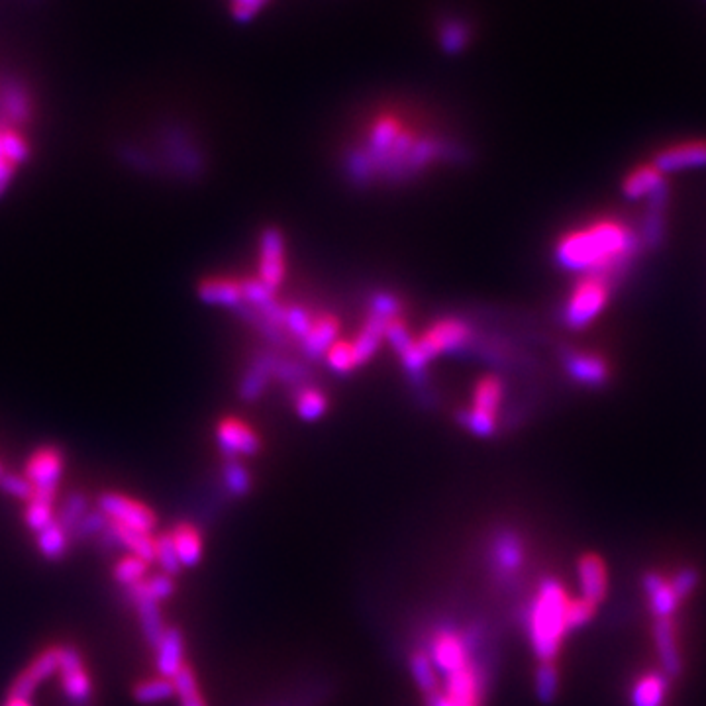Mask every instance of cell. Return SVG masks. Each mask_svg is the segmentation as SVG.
Instances as JSON below:
<instances>
[{
  "instance_id": "cell-13",
  "label": "cell",
  "mask_w": 706,
  "mask_h": 706,
  "mask_svg": "<svg viewBox=\"0 0 706 706\" xmlns=\"http://www.w3.org/2000/svg\"><path fill=\"white\" fill-rule=\"evenodd\" d=\"M654 165L663 175L706 167V140H691L667 146L657 152Z\"/></svg>"
},
{
  "instance_id": "cell-29",
  "label": "cell",
  "mask_w": 706,
  "mask_h": 706,
  "mask_svg": "<svg viewBox=\"0 0 706 706\" xmlns=\"http://www.w3.org/2000/svg\"><path fill=\"white\" fill-rule=\"evenodd\" d=\"M667 691L665 677L661 673H650L644 675L632 693V705L634 706H663Z\"/></svg>"
},
{
  "instance_id": "cell-18",
  "label": "cell",
  "mask_w": 706,
  "mask_h": 706,
  "mask_svg": "<svg viewBox=\"0 0 706 706\" xmlns=\"http://www.w3.org/2000/svg\"><path fill=\"white\" fill-rule=\"evenodd\" d=\"M581 599L589 605L597 606L606 595V569L601 557L589 554L581 557L577 565Z\"/></svg>"
},
{
  "instance_id": "cell-36",
  "label": "cell",
  "mask_w": 706,
  "mask_h": 706,
  "mask_svg": "<svg viewBox=\"0 0 706 706\" xmlns=\"http://www.w3.org/2000/svg\"><path fill=\"white\" fill-rule=\"evenodd\" d=\"M295 408L303 420H318L328 408V399L320 389L304 387L297 393Z\"/></svg>"
},
{
  "instance_id": "cell-12",
  "label": "cell",
  "mask_w": 706,
  "mask_h": 706,
  "mask_svg": "<svg viewBox=\"0 0 706 706\" xmlns=\"http://www.w3.org/2000/svg\"><path fill=\"white\" fill-rule=\"evenodd\" d=\"M428 656L436 671H440L444 677L471 665L469 644L452 630H442L434 636Z\"/></svg>"
},
{
  "instance_id": "cell-33",
  "label": "cell",
  "mask_w": 706,
  "mask_h": 706,
  "mask_svg": "<svg viewBox=\"0 0 706 706\" xmlns=\"http://www.w3.org/2000/svg\"><path fill=\"white\" fill-rule=\"evenodd\" d=\"M126 593L128 595H140V597L152 599L155 603H161V601L169 599L175 593V583H173L171 575L159 573V575L146 577L142 583L126 589Z\"/></svg>"
},
{
  "instance_id": "cell-7",
  "label": "cell",
  "mask_w": 706,
  "mask_h": 706,
  "mask_svg": "<svg viewBox=\"0 0 706 706\" xmlns=\"http://www.w3.org/2000/svg\"><path fill=\"white\" fill-rule=\"evenodd\" d=\"M287 275V253H285V238L279 230L269 228L263 232L259 240V257H257V281L271 291L273 295L281 289Z\"/></svg>"
},
{
  "instance_id": "cell-17",
  "label": "cell",
  "mask_w": 706,
  "mask_h": 706,
  "mask_svg": "<svg viewBox=\"0 0 706 706\" xmlns=\"http://www.w3.org/2000/svg\"><path fill=\"white\" fill-rule=\"evenodd\" d=\"M665 185V175L657 169L654 163L640 165L630 171L622 181V193L630 201H648L661 191Z\"/></svg>"
},
{
  "instance_id": "cell-41",
  "label": "cell",
  "mask_w": 706,
  "mask_h": 706,
  "mask_svg": "<svg viewBox=\"0 0 706 706\" xmlns=\"http://www.w3.org/2000/svg\"><path fill=\"white\" fill-rule=\"evenodd\" d=\"M224 481H226L228 491H230L232 495H236V497H244L246 493H250L252 477H250V473H248L240 463H236V461L226 467Z\"/></svg>"
},
{
  "instance_id": "cell-21",
  "label": "cell",
  "mask_w": 706,
  "mask_h": 706,
  "mask_svg": "<svg viewBox=\"0 0 706 706\" xmlns=\"http://www.w3.org/2000/svg\"><path fill=\"white\" fill-rule=\"evenodd\" d=\"M654 638H656L657 654L665 675L677 677L681 673L683 663H681V654L675 638V626L671 618H657Z\"/></svg>"
},
{
  "instance_id": "cell-6",
  "label": "cell",
  "mask_w": 706,
  "mask_h": 706,
  "mask_svg": "<svg viewBox=\"0 0 706 706\" xmlns=\"http://www.w3.org/2000/svg\"><path fill=\"white\" fill-rule=\"evenodd\" d=\"M99 510L108 518L110 524H118L124 528L152 534L157 526V516L150 506L122 493L101 495Z\"/></svg>"
},
{
  "instance_id": "cell-11",
  "label": "cell",
  "mask_w": 706,
  "mask_h": 706,
  "mask_svg": "<svg viewBox=\"0 0 706 706\" xmlns=\"http://www.w3.org/2000/svg\"><path fill=\"white\" fill-rule=\"evenodd\" d=\"M216 440L226 455H253L261 448L259 434L240 416H224L216 426Z\"/></svg>"
},
{
  "instance_id": "cell-43",
  "label": "cell",
  "mask_w": 706,
  "mask_h": 706,
  "mask_svg": "<svg viewBox=\"0 0 706 706\" xmlns=\"http://www.w3.org/2000/svg\"><path fill=\"white\" fill-rule=\"evenodd\" d=\"M0 487L8 495H12L14 499H20L24 503H28L34 497V487L24 475H4L0 479Z\"/></svg>"
},
{
  "instance_id": "cell-40",
  "label": "cell",
  "mask_w": 706,
  "mask_h": 706,
  "mask_svg": "<svg viewBox=\"0 0 706 706\" xmlns=\"http://www.w3.org/2000/svg\"><path fill=\"white\" fill-rule=\"evenodd\" d=\"M2 108L4 114L14 122H24L28 118V97L22 87L8 85L2 93Z\"/></svg>"
},
{
  "instance_id": "cell-24",
  "label": "cell",
  "mask_w": 706,
  "mask_h": 706,
  "mask_svg": "<svg viewBox=\"0 0 706 706\" xmlns=\"http://www.w3.org/2000/svg\"><path fill=\"white\" fill-rule=\"evenodd\" d=\"M644 589L650 597V606L656 618H671L681 601L675 589L671 587V581H665L661 575L650 571L644 575Z\"/></svg>"
},
{
  "instance_id": "cell-28",
  "label": "cell",
  "mask_w": 706,
  "mask_h": 706,
  "mask_svg": "<svg viewBox=\"0 0 706 706\" xmlns=\"http://www.w3.org/2000/svg\"><path fill=\"white\" fill-rule=\"evenodd\" d=\"M132 695L140 705H157L175 697V685H173V679H165L157 675L152 679L140 681L134 687Z\"/></svg>"
},
{
  "instance_id": "cell-39",
  "label": "cell",
  "mask_w": 706,
  "mask_h": 706,
  "mask_svg": "<svg viewBox=\"0 0 706 706\" xmlns=\"http://www.w3.org/2000/svg\"><path fill=\"white\" fill-rule=\"evenodd\" d=\"M153 563L159 565L161 573L165 575H177L181 571V561L177 557V552H175V546H173V540H171V534L165 532V534H159L155 538V559Z\"/></svg>"
},
{
  "instance_id": "cell-37",
  "label": "cell",
  "mask_w": 706,
  "mask_h": 706,
  "mask_svg": "<svg viewBox=\"0 0 706 706\" xmlns=\"http://www.w3.org/2000/svg\"><path fill=\"white\" fill-rule=\"evenodd\" d=\"M557 693H559V675L554 661H540L536 669V697L548 705V703H554Z\"/></svg>"
},
{
  "instance_id": "cell-44",
  "label": "cell",
  "mask_w": 706,
  "mask_h": 706,
  "mask_svg": "<svg viewBox=\"0 0 706 706\" xmlns=\"http://www.w3.org/2000/svg\"><path fill=\"white\" fill-rule=\"evenodd\" d=\"M269 2L271 0H226L230 14L242 22L259 16L267 8Z\"/></svg>"
},
{
  "instance_id": "cell-31",
  "label": "cell",
  "mask_w": 706,
  "mask_h": 706,
  "mask_svg": "<svg viewBox=\"0 0 706 706\" xmlns=\"http://www.w3.org/2000/svg\"><path fill=\"white\" fill-rule=\"evenodd\" d=\"M175 685V697L179 699L181 706H206V701L202 699L199 679L193 671V667L185 665L173 679Z\"/></svg>"
},
{
  "instance_id": "cell-2",
  "label": "cell",
  "mask_w": 706,
  "mask_h": 706,
  "mask_svg": "<svg viewBox=\"0 0 706 706\" xmlns=\"http://www.w3.org/2000/svg\"><path fill=\"white\" fill-rule=\"evenodd\" d=\"M569 605L565 589L555 579H544L528 610V636L540 661H554L569 632Z\"/></svg>"
},
{
  "instance_id": "cell-10",
  "label": "cell",
  "mask_w": 706,
  "mask_h": 706,
  "mask_svg": "<svg viewBox=\"0 0 706 706\" xmlns=\"http://www.w3.org/2000/svg\"><path fill=\"white\" fill-rule=\"evenodd\" d=\"M59 656H61L59 646H53V648L40 652L28 663V667H24L20 671V675L12 681L8 697L30 699L44 681H48L59 671Z\"/></svg>"
},
{
  "instance_id": "cell-3",
  "label": "cell",
  "mask_w": 706,
  "mask_h": 706,
  "mask_svg": "<svg viewBox=\"0 0 706 706\" xmlns=\"http://www.w3.org/2000/svg\"><path fill=\"white\" fill-rule=\"evenodd\" d=\"M471 338V328L459 318H440L432 322L420 336L410 338L399 352L404 367L408 371H422L434 357L442 353L454 352L467 344Z\"/></svg>"
},
{
  "instance_id": "cell-27",
  "label": "cell",
  "mask_w": 706,
  "mask_h": 706,
  "mask_svg": "<svg viewBox=\"0 0 706 706\" xmlns=\"http://www.w3.org/2000/svg\"><path fill=\"white\" fill-rule=\"evenodd\" d=\"M493 557H495L497 567L503 573L506 575L516 573L524 561V548H522L520 538L512 532L501 534L493 544Z\"/></svg>"
},
{
  "instance_id": "cell-42",
  "label": "cell",
  "mask_w": 706,
  "mask_h": 706,
  "mask_svg": "<svg viewBox=\"0 0 706 706\" xmlns=\"http://www.w3.org/2000/svg\"><path fill=\"white\" fill-rule=\"evenodd\" d=\"M87 514V501L81 495H73L67 499V503L61 510V518L57 520L67 532L75 530L77 524L81 522V518Z\"/></svg>"
},
{
  "instance_id": "cell-34",
  "label": "cell",
  "mask_w": 706,
  "mask_h": 706,
  "mask_svg": "<svg viewBox=\"0 0 706 706\" xmlns=\"http://www.w3.org/2000/svg\"><path fill=\"white\" fill-rule=\"evenodd\" d=\"M69 532L55 520L46 530L38 534V550L48 559H59L67 552Z\"/></svg>"
},
{
  "instance_id": "cell-16",
  "label": "cell",
  "mask_w": 706,
  "mask_h": 706,
  "mask_svg": "<svg viewBox=\"0 0 706 706\" xmlns=\"http://www.w3.org/2000/svg\"><path fill=\"white\" fill-rule=\"evenodd\" d=\"M567 373L585 387H601L608 381V365L603 357L595 353H565Z\"/></svg>"
},
{
  "instance_id": "cell-32",
  "label": "cell",
  "mask_w": 706,
  "mask_h": 706,
  "mask_svg": "<svg viewBox=\"0 0 706 706\" xmlns=\"http://www.w3.org/2000/svg\"><path fill=\"white\" fill-rule=\"evenodd\" d=\"M410 673L416 681V685L420 687V691H424L426 695H432L438 691L440 681H438V671L432 663V659L428 656V652H416L410 657Z\"/></svg>"
},
{
  "instance_id": "cell-23",
  "label": "cell",
  "mask_w": 706,
  "mask_h": 706,
  "mask_svg": "<svg viewBox=\"0 0 706 706\" xmlns=\"http://www.w3.org/2000/svg\"><path fill=\"white\" fill-rule=\"evenodd\" d=\"M667 199H669L667 187H663L652 199H648V210L644 216V226H642V236H640V242L646 244L648 248H657L663 242Z\"/></svg>"
},
{
  "instance_id": "cell-48",
  "label": "cell",
  "mask_w": 706,
  "mask_h": 706,
  "mask_svg": "<svg viewBox=\"0 0 706 706\" xmlns=\"http://www.w3.org/2000/svg\"><path fill=\"white\" fill-rule=\"evenodd\" d=\"M2 706H34L30 703V699H18V697H8L6 703Z\"/></svg>"
},
{
  "instance_id": "cell-47",
  "label": "cell",
  "mask_w": 706,
  "mask_h": 706,
  "mask_svg": "<svg viewBox=\"0 0 706 706\" xmlns=\"http://www.w3.org/2000/svg\"><path fill=\"white\" fill-rule=\"evenodd\" d=\"M593 614H595V606L589 605L587 601H583V599L571 601V605H569V630L585 626L593 618Z\"/></svg>"
},
{
  "instance_id": "cell-46",
  "label": "cell",
  "mask_w": 706,
  "mask_h": 706,
  "mask_svg": "<svg viewBox=\"0 0 706 706\" xmlns=\"http://www.w3.org/2000/svg\"><path fill=\"white\" fill-rule=\"evenodd\" d=\"M699 583V575L695 569L687 567V569H681L673 579H671V587L675 589V593L679 595V599L687 597L693 593V589L697 587Z\"/></svg>"
},
{
  "instance_id": "cell-45",
  "label": "cell",
  "mask_w": 706,
  "mask_h": 706,
  "mask_svg": "<svg viewBox=\"0 0 706 706\" xmlns=\"http://www.w3.org/2000/svg\"><path fill=\"white\" fill-rule=\"evenodd\" d=\"M108 518L102 514L101 510L99 512H87L81 522L77 524L75 532L77 536L81 538H89V536H95V534H104L106 528H108Z\"/></svg>"
},
{
  "instance_id": "cell-25",
  "label": "cell",
  "mask_w": 706,
  "mask_h": 706,
  "mask_svg": "<svg viewBox=\"0 0 706 706\" xmlns=\"http://www.w3.org/2000/svg\"><path fill=\"white\" fill-rule=\"evenodd\" d=\"M169 534H171L177 557L181 561V567H195L201 563L202 536L193 524L183 522V524L175 526Z\"/></svg>"
},
{
  "instance_id": "cell-5",
  "label": "cell",
  "mask_w": 706,
  "mask_h": 706,
  "mask_svg": "<svg viewBox=\"0 0 706 706\" xmlns=\"http://www.w3.org/2000/svg\"><path fill=\"white\" fill-rule=\"evenodd\" d=\"M503 381L497 375H483L473 389L471 406L465 414L467 428L481 438L493 436L499 422V408L503 403Z\"/></svg>"
},
{
  "instance_id": "cell-19",
  "label": "cell",
  "mask_w": 706,
  "mask_h": 706,
  "mask_svg": "<svg viewBox=\"0 0 706 706\" xmlns=\"http://www.w3.org/2000/svg\"><path fill=\"white\" fill-rule=\"evenodd\" d=\"M340 328V320L334 314H322L318 318H312L306 334L301 338L304 352L308 355H324L340 338Z\"/></svg>"
},
{
  "instance_id": "cell-8",
  "label": "cell",
  "mask_w": 706,
  "mask_h": 706,
  "mask_svg": "<svg viewBox=\"0 0 706 706\" xmlns=\"http://www.w3.org/2000/svg\"><path fill=\"white\" fill-rule=\"evenodd\" d=\"M63 475V455L59 450L46 446L28 457L24 477L34 487V497L55 501L57 487Z\"/></svg>"
},
{
  "instance_id": "cell-30",
  "label": "cell",
  "mask_w": 706,
  "mask_h": 706,
  "mask_svg": "<svg viewBox=\"0 0 706 706\" xmlns=\"http://www.w3.org/2000/svg\"><path fill=\"white\" fill-rule=\"evenodd\" d=\"M150 565L148 561L136 557V555H124L116 561L114 569H112V575H114V581L126 589L142 583L146 577H148V571H150Z\"/></svg>"
},
{
  "instance_id": "cell-26",
  "label": "cell",
  "mask_w": 706,
  "mask_h": 706,
  "mask_svg": "<svg viewBox=\"0 0 706 706\" xmlns=\"http://www.w3.org/2000/svg\"><path fill=\"white\" fill-rule=\"evenodd\" d=\"M128 599L136 605L142 634H144L146 642L155 648L157 642L161 640L163 632L167 630L163 624V616L159 612V603H155L152 599H146V597H140V595H128Z\"/></svg>"
},
{
  "instance_id": "cell-20",
  "label": "cell",
  "mask_w": 706,
  "mask_h": 706,
  "mask_svg": "<svg viewBox=\"0 0 706 706\" xmlns=\"http://www.w3.org/2000/svg\"><path fill=\"white\" fill-rule=\"evenodd\" d=\"M104 536L112 540L116 546L126 550L130 555H136L148 563L155 559V538L150 532H140L132 528H124L118 524H108Z\"/></svg>"
},
{
  "instance_id": "cell-14",
  "label": "cell",
  "mask_w": 706,
  "mask_h": 706,
  "mask_svg": "<svg viewBox=\"0 0 706 706\" xmlns=\"http://www.w3.org/2000/svg\"><path fill=\"white\" fill-rule=\"evenodd\" d=\"M30 146L26 138L8 124H0V193L6 189L18 165L28 157Z\"/></svg>"
},
{
  "instance_id": "cell-9",
  "label": "cell",
  "mask_w": 706,
  "mask_h": 706,
  "mask_svg": "<svg viewBox=\"0 0 706 706\" xmlns=\"http://www.w3.org/2000/svg\"><path fill=\"white\" fill-rule=\"evenodd\" d=\"M59 677L65 697L73 705H85L93 697V681L79 650L65 646L59 656Z\"/></svg>"
},
{
  "instance_id": "cell-1",
  "label": "cell",
  "mask_w": 706,
  "mask_h": 706,
  "mask_svg": "<svg viewBox=\"0 0 706 706\" xmlns=\"http://www.w3.org/2000/svg\"><path fill=\"white\" fill-rule=\"evenodd\" d=\"M640 238L622 222L599 220L565 234L555 246L557 263L581 275H608L630 265Z\"/></svg>"
},
{
  "instance_id": "cell-15",
  "label": "cell",
  "mask_w": 706,
  "mask_h": 706,
  "mask_svg": "<svg viewBox=\"0 0 706 706\" xmlns=\"http://www.w3.org/2000/svg\"><path fill=\"white\" fill-rule=\"evenodd\" d=\"M153 650L157 675L175 679V675L185 667V640L181 630L167 628Z\"/></svg>"
},
{
  "instance_id": "cell-4",
  "label": "cell",
  "mask_w": 706,
  "mask_h": 706,
  "mask_svg": "<svg viewBox=\"0 0 706 706\" xmlns=\"http://www.w3.org/2000/svg\"><path fill=\"white\" fill-rule=\"evenodd\" d=\"M610 289L612 285L608 275H583L565 304L563 314H565L567 326L571 328L589 326L605 310Z\"/></svg>"
},
{
  "instance_id": "cell-22",
  "label": "cell",
  "mask_w": 706,
  "mask_h": 706,
  "mask_svg": "<svg viewBox=\"0 0 706 706\" xmlns=\"http://www.w3.org/2000/svg\"><path fill=\"white\" fill-rule=\"evenodd\" d=\"M202 301L220 306H234L244 301V281L218 275L204 279L199 287Z\"/></svg>"
},
{
  "instance_id": "cell-38",
  "label": "cell",
  "mask_w": 706,
  "mask_h": 706,
  "mask_svg": "<svg viewBox=\"0 0 706 706\" xmlns=\"http://www.w3.org/2000/svg\"><path fill=\"white\" fill-rule=\"evenodd\" d=\"M24 520H26V526H28L32 532L40 534L42 530H46L50 524L55 522V516H53V503H51V501H46V499L32 497V499L26 503Z\"/></svg>"
},
{
  "instance_id": "cell-35",
  "label": "cell",
  "mask_w": 706,
  "mask_h": 706,
  "mask_svg": "<svg viewBox=\"0 0 706 706\" xmlns=\"http://www.w3.org/2000/svg\"><path fill=\"white\" fill-rule=\"evenodd\" d=\"M326 363L336 371V373H350L355 367H359L357 353L353 350L352 340L338 338L326 353Z\"/></svg>"
}]
</instances>
